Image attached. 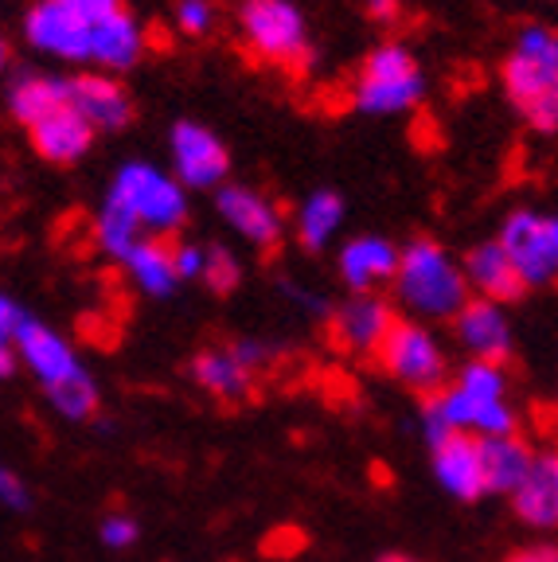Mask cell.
Listing matches in <instances>:
<instances>
[{"mask_svg":"<svg viewBox=\"0 0 558 562\" xmlns=\"http://www.w3.org/2000/svg\"><path fill=\"white\" fill-rule=\"evenodd\" d=\"M422 426H426L429 446L449 434H469L480 441L515 434L520 418H515L504 363H465L442 395H429L422 403Z\"/></svg>","mask_w":558,"mask_h":562,"instance_id":"obj_1","label":"cell"},{"mask_svg":"<svg viewBox=\"0 0 558 562\" xmlns=\"http://www.w3.org/2000/svg\"><path fill=\"white\" fill-rule=\"evenodd\" d=\"M391 293L418 325L422 321H449L454 325V316L472 301L465 266L434 238H414L411 246H402Z\"/></svg>","mask_w":558,"mask_h":562,"instance_id":"obj_2","label":"cell"},{"mask_svg":"<svg viewBox=\"0 0 558 562\" xmlns=\"http://www.w3.org/2000/svg\"><path fill=\"white\" fill-rule=\"evenodd\" d=\"M558 32L532 24L520 32L512 55L504 63V90L532 130H558V59H555Z\"/></svg>","mask_w":558,"mask_h":562,"instance_id":"obj_3","label":"cell"},{"mask_svg":"<svg viewBox=\"0 0 558 562\" xmlns=\"http://www.w3.org/2000/svg\"><path fill=\"white\" fill-rule=\"evenodd\" d=\"M105 203L125 211L148 238H165L188 220V188L172 172L145 160H130L114 172V184L105 192Z\"/></svg>","mask_w":558,"mask_h":562,"instance_id":"obj_4","label":"cell"},{"mask_svg":"<svg viewBox=\"0 0 558 562\" xmlns=\"http://www.w3.org/2000/svg\"><path fill=\"white\" fill-rule=\"evenodd\" d=\"M426 94V75H422L418 59L402 44H379L367 55L364 67L351 87V105L359 114H406L422 102Z\"/></svg>","mask_w":558,"mask_h":562,"instance_id":"obj_5","label":"cell"},{"mask_svg":"<svg viewBox=\"0 0 558 562\" xmlns=\"http://www.w3.org/2000/svg\"><path fill=\"white\" fill-rule=\"evenodd\" d=\"M376 356L394 383H402L406 391H414V395H422V398L442 395L445 386H449V379H454L449 375V356H445V348L434 340V333H429L426 325H418L411 316L394 321V328L387 333L383 348H379Z\"/></svg>","mask_w":558,"mask_h":562,"instance_id":"obj_6","label":"cell"},{"mask_svg":"<svg viewBox=\"0 0 558 562\" xmlns=\"http://www.w3.org/2000/svg\"><path fill=\"white\" fill-rule=\"evenodd\" d=\"M238 32L243 40L270 63L281 67H309L313 47H309V24L293 0H243L238 9Z\"/></svg>","mask_w":558,"mask_h":562,"instance_id":"obj_7","label":"cell"},{"mask_svg":"<svg viewBox=\"0 0 558 562\" xmlns=\"http://www.w3.org/2000/svg\"><path fill=\"white\" fill-rule=\"evenodd\" d=\"M500 246L512 258V266L520 270L527 290L535 285H550L558 278V246L550 235V215L539 211H512L500 227Z\"/></svg>","mask_w":558,"mask_h":562,"instance_id":"obj_8","label":"cell"},{"mask_svg":"<svg viewBox=\"0 0 558 562\" xmlns=\"http://www.w3.org/2000/svg\"><path fill=\"white\" fill-rule=\"evenodd\" d=\"M394 321L399 316L383 293H351L328 313V344L344 356H376Z\"/></svg>","mask_w":558,"mask_h":562,"instance_id":"obj_9","label":"cell"},{"mask_svg":"<svg viewBox=\"0 0 558 562\" xmlns=\"http://www.w3.org/2000/svg\"><path fill=\"white\" fill-rule=\"evenodd\" d=\"M168 153H172V176L192 192H211L223 188L227 180V145L200 122H176L172 137H168Z\"/></svg>","mask_w":558,"mask_h":562,"instance_id":"obj_10","label":"cell"},{"mask_svg":"<svg viewBox=\"0 0 558 562\" xmlns=\"http://www.w3.org/2000/svg\"><path fill=\"white\" fill-rule=\"evenodd\" d=\"M27 44L63 63H90V24L67 12L59 0H35L24 16Z\"/></svg>","mask_w":558,"mask_h":562,"instance_id":"obj_11","label":"cell"},{"mask_svg":"<svg viewBox=\"0 0 558 562\" xmlns=\"http://www.w3.org/2000/svg\"><path fill=\"white\" fill-rule=\"evenodd\" d=\"M215 211L219 220L227 223L238 238H246L258 250H274L286 235V223H281V211L266 200L263 192H254L246 184H223L215 192Z\"/></svg>","mask_w":558,"mask_h":562,"instance_id":"obj_12","label":"cell"},{"mask_svg":"<svg viewBox=\"0 0 558 562\" xmlns=\"http://www.w3.org/2000/svg\"><path fill=\"white\" fill-rule=\"evenodd\" d=\"M67 105L94 133H118L130 125L133 102L122 90V82L105 70H87V75H75L67 79Z\"/></svg>","mask_w":558,"mask_h":562,"instance_id":"obj_13","label":"cell"},{"mask_svg":"<svg viewBox=\"0 0 558 562\" xmlns=\"http://www.w3.org/2000/svg\"><path fill=\"white\" fill-rule=\"evenodd\" d=\"M454 336L469 351V360L504 363L512 356V321H507L504 305H496V301L472 297L454 316Z\"/></svg>","mask_w":558,"mask_h":562,"instance_id":"obj_14","label":"cell"},{"mask_svg":"<svg viewBox=\"0 0 558 562\" xmlns=\"http://www.w3.org/2000/svg\"><path fill=\"white\" fill-rule=\"evenodd\" d=\"M434 453V476L449 496L472 504L480 496H489V484H484V461H480V438L469 434H449V438L434 441L429 446Z\"/></svg>","mask_w":558,"mask_h":562,"instance_id":"obj_15","label":"cell"},{"mask_svg":"<svg viewBox=\"0 0 558 562\" xmlns=\"http://www.w3.org/2000/svg\"><path fill=\"white\" fill-rule=\"evenodd\" d=\"M12 344H16L20 360L27 363V371L44 383V391H55V386H63L67 379H75L82 371L75 348H70L59 333H52L47 325L32 321V316L20 325V333H16V340H12Z\"/></svg>","mask_w":558,"mask_h":562,"instance_id":"obj_16","label":"cell"},{"mask_svg":"<svg viewBox=\"0 0 558 562\" xmlns=\"http://www.w3.org/2000/svg\"><path fill=\"white\" fill-rule=\"evenodd\" d=\"M399 246L383 235H359L336 258V270H341L344 285L351 293H379L383 285H391L394 273H399Z\"/></svg>","mask_w":558,"mask_h":562,"instance_id":"obj_17","label":"cell"},{"mask_svg":"<svg viewBox=\"0 0 558 562\" xmlns=\"http://www.w3.org/2000/svg\"><path fill=\"white\" fill-rule=\"evenodd\" d=\"M188 375L219 403H246V398H254V375L258 371L246 363V356L235 344H227V348L196 351L192 363H188Z\"/></svg>","mask_w":558,"mask_h":562,"instance_id":"obj_18","label":"cell"},{"mask_svg":"<svg viewBox=\"0 0 558 562\" xmlns=\"http://www.w3.org/2000/svg\"><path fill=\"white\" fill-rule=\"evenodd\" d=\"M465 281H469L472 297L480 301H496V305H512V301L524 297V278L512 266V258L504 255V246L492 238V243L472 246L465 255Z\"/></svg>","mask_w":558,"mask_h":562,"instance_id":"obj_19","label":"cell"},{"mask_svg":"<svg viewBox=\"0 0 558 562\" xmlns=\"http://www.w3.org/2000/svg\"><path fill=\"white\" fill-rule=\"evenodd\" d=\"M507 501L527 527H558V449H535L532 469Z\"/></svg>","mask_w":558,"mask_h":562,"instance_id":"obj_20","label":"cell"},{"mask_svg":"<svg viewBox=\"0 0 558 562\" xmlns=\"http://www.w3.org/2000/svg\"><path fill=\"white\" fill-rule=\"evenodd\" d=\"M141 55H145V27L125 9L90 24V67L118 75V70H130Z\"/></svg>","mask_w":558,"mask_h":562,"instance_id":"obj_21","label":"cell"},{"mask_svg":"<svg viewBox=\"0 0 558 562\" xmlns=\"http://www.w3.org/2000/svg\"><path fill=\"white\" fill-rule=\"evenodd\" d=\"M27 133H32L35 153L44 160H52V165H75V160H82L98 137L70 105H59L47 117H40Z\"/></svg>","mask_w":558,"mask_h":562,"instance_id":"obj_22","label":"cell"},{"mask_svg":"<svg viewBox=\"0 0 558 562\" xmlns=\"http://www.w3.org/2000/svg\"><path fill=\"white\" fill-rule=\"evenodd\" d=\"M4 98H9L12 117L32 130L40 117H47L52 110L67 105V79H59V75H44V70H16V75L9 79Z\"/></svg>","mask_w":558,"mask_h":562,"instance_id":"obj_23","label":"cell"},{"mask_svg":"<svg viewBox=\"0 0 558 562\" xmlns=\"http://www.w3.org/2000/svg\"><path fill=\"white\" fill-rule=\"evenodd\" d=\"M480 461H484V484H489V492L512 496V492L520 488V481L527 476V469H532L535 449L527 446L520 434L484 438L480 441Z\"/></svg>","mask_w":558,"mask_h":562,"instance_id":"obj_24","label":"cell"},{"mask_svg":"<svg viewBox=\"0 0 558 562\" xmlns=\"http://www.w3.org/2000/svg\"><path fill=\"white\" fill-rule=\"evenodd\" d=\"M122 262L130 270V278L137 281V290L148 293V297H168L180 285L172 262V243H165V238H141Z\"/></svg>","mask_w":558,"mask_h":562,"instance_id":"obj_25","label":"cell"},{"mask_svg":"<svg viewBox=\"0 0 558 562\" xmlns=\"http://www.w3.org/2000/svg\"><path fill=\"white\" fill-rule=\"evenodd\" d=\"M341 223H344V200L336 192H328V188H321V192L301 200V207L293 215V235L305 250L316 255V250H324L336 238Z\"/></svg>","mask_w":558,"mask_h":562,"instance_id":"obj_26","label":"cell"},{"mask_svg":"<svg viewBox=\"0 0 558 562\" xmlns=\"http://www.w3.org/2000/svg\"><path fill=\"white\" fill-rule=\"evenodd\" d=\"M94 238L110 258H125L133 246H137L141 238H148V235L130 220V215H125V211L102 203V211H98V220H94Z\"/></svg>","mask_w":558,"mask_h":562,"instance_id":"obj_27","label":"cell"},{"mask_svg":"<svg viewBox=\"0 0 558 562\" xmlns=\"http://www.w3.org/2000/svg\"><path fill=\"white\" fill-rule=\"evenodd\" d=\"M47 398H52V406L63 414V418L70 422H87L98 414V383L87 375V371H79L75 379H67L63 386H55V391H47Z\"/></svg>","mask_w":558,"mask_h":562,"instance_id":"obj_28","label":"cell"},{"mask_svg":"<svg viewBox=\"0 0 558 562\" xmlns=\"http://www.w3.org/2000/svg\"><path fill=\"white\" fill-rule=\"evenodd\" d=\"M243 278V266L238 258L231 255L227 246H208V266H203V281H208V290L215 293H231Z\"/></svg>","mask_w":558,"mask_h":562,"instance_id":"obj_29","label":"cell"},{"mask_svg":"<svg viewBox=\"0 0 558 562\" xmlns=\"http://www.w3.org/2000/svg\"><path fill=\"white\" fill-rule=\"evenodd\" d=\"M176 27L183 35H208L215 27V4L211 0H180L176 4Z\"/></svg>","mask_w":558,"mask_h":562,"instance_id":"obj_30","label":"cell"},{"mask_svg":"<svg viewBox=\"0 0 558 562\" xmlns=\"http://www.w3.org/2000/svg\"><path fill=\"white\" fill-rule=\"evenodd\" d=\"M176 278L180 281H203V266H208V246L196 243H176L172 246Z\"/></svg>","mask_w":558,"mask_h":562,"instance_id":"obj_31","label":"cell"},{"mask_svg":"<svg viewBox=\"0 0 558 562\" xmlns=\"http://www.w3.org/2000/svg\"><path fill=\"white\" fill-rule=\"evenodd\" d=\"M137 519L125 516V512H114V516H105L102 519V543L105 547H114V551H125V547L137 543Z\"/></svg>","mask_w":558,"mask_h":562,"instance_id":"obj_32","label":"cell"},{"mask_svg":"<svg viewBox=\"0 0 558 562\" xmlns=\"http://www.w3.org/2000/svg\"><path fill=\"white\" fill-rule=\"evenodd\" d=\"M59 4L87 24H98V20H110L114 12H122V0H59Z\"/></svg>","mask_w":558,"mask_h":562,"instance_id":"obj_33","label":"cell"},{"mask_svg":"<svg viewBox=\"0 0 558 562\" xmlns=\"http://www.w3.org/2000/svg\"><path fill=\"white\" fill-rule=\"evenodd\" d=\"M0 504H4V508H12V512H27V504H32L24 481H20L9 465H0Z\"/></svg>","mask_w":558,"mask_h":562,"instance_id":"obj_34","label":"cell"},{"mask_svg":"<svg viewBox=\"0 0 558 562\" xmlns=\"http://www.w3.org/2000/svg\"><path fill=\"white\" fill-rule=\"evenodd\" d=\"M24 321H27V316L20 313L16 301L0 293V340H4V344L16 340V333H20V325H24Z\"/></svg>","mask_w":558,"mask_h":562,"instance_id":"obj_35","label":"cell"},{"mask_svg":"<svg viewBox=\"0 0 558 562\" xmlns=\"http://www.w3.org/2000/svg\"><path fill=\"white\" fill-rule=\"evenodd\" d=\"M504 562H558V547H527V551L507 554Z\"/></svg>","mask_w":558,"mask_h":562,"instance_id":"obj_36","label":"cell"},{"mask_svg":"<svg viewBox=\"0 0 558 562\" xmlns=\"http://www.w3.org/2000/svg\"><path fill=\"white\" fill-rule=\"evenodd\" d=\"M367 12H371V20H379V24H394L399 20V0H367Z\"/></svg>","mask_w":558,"mask_h":562,"instance_id":"obj_37","label":"cell"},{"mask_svg":"<svg viewBox=\"0 0 558 562\" xmlns=\"http://www.w3.org/2000/svg\"><path fill=\"white\" fill-rule=\"evenodd\" d=\"M16 363H20L16 344H4V340H0V379H12V375H16Z\"/></svg>","mask_w":558,"mask_h":562,"instance_id":"obj_38","label":"cell"},{"mask_svg":"<svg viewBox=\"0 0 558 562\" xmlns=\"http://www.w3.org/2000/svg\"><path fill=\"white\" fill-rule=\"evenodd\" d=\"M9 59H12L9 44H4V40H0V79H4V70H9Z\"/></svg>","mask_w":558,"mask_h":562,"instance_id":"obj_39","label":"cell"},{"mask_svg":"<svg viewBox=\"0 0 558 562\" xmlns=\"http://www.w3.org/2000/svg\"><path fill=\"white\" fill-rule=\"evenodd\" d=\"M550 235H555V246H558V215H550Z\"/></svg>","mask_w":558,"mask_h":562,"instance_id":"obj_40","label":"cell"},{"mask_svg":"<svg viewBox=\"0 0 558 562\" xmlns=\"http://www.w3.org/2000/svg\"><path fill=\"white\" fill-rule=\"evenodd\" d=\"M383 562H411V559H402V554H391V559H383Z\"/></svg>","mask_w":558,"mask_h":562,"instance_id":"obj_41","label":"cell"}]
</instances>
